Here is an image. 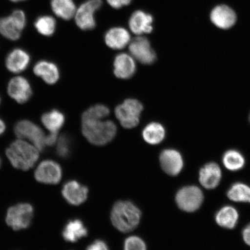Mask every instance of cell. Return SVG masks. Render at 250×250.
Listing matches in <instances>:
<instances>
[{
	"mask_svg": "<svg viewBox=\"0 0 250 250\" xmlns=\"http://www.w3.org/2000/svg\"><path fill=\"white\" fill-rule=\"evenodd\" d=\"M142 212L130 201H120L115 203L111 212L112 225L123 233H128L138 227Z\"/></svg>",
	"mask_w": 250,
	"mask_h": 250,
	"instance_id": "6da1fadb",
	"label": "cell"
},
{
	"mask_svg": "<svg viewBox=\"0 0 250 250\" xmlns=\"http://www.w3.org/2000/svg\"><path fill=\"white\" fill-rule=\"evenodd\" d=\"M39 149L24 140L15 141L6 150L11 164L18 169L26 171L33 167L39 158Z\"/></svg>",
	"mask_w": 250,
	"mask_h": 250,
	"instance_id": "7a4b0ae2",
	"label": "cell"
},
{
	"mask_svg": "<svg viewBox=\"0 0 250 250\" xmlns=\"http://www.w3.org/2000/svg\"><path fill=\"white\" fill-rule=\"evenodd\" d=\"M117 130L116 125L111 121H82L83 135L93 145H107L114 138Z\"/></svg>",
	"mask_w": 250,
	"mask_h": 250,
	"instance_id": "3957f363",
	"label": "cell"
},
{
	"mask_svg": "<svg viewBox=\"0 0 250 250\" xmlns=\"http://www.w3.org/2000/svg\"><path fill=\"white\" fill-rule=\"evenodd\" d=\"M143 110V105L139 101L128 99L117 106L115 114L122 126L126 129H132L139 124Z\"/></svg>",
	"mask_w": 250,
	"mask_h": 250,
	"instance_id": "277c9868",
	"label": "cell"
},
{
	"mask_svg": "<svg viewBox=\"0 0 250 250\" xmlns=\"http://www.w3.org/2000/svg\"><path fill=\"white\" fill-rule=\"evenodd\" d=\"M26 18L23 11L17 9L10 16L0 18V34L12 41L20 39L26 26Z\"/></svg>",
	"mask_w": 250,
	"mask_h": 250,
	"instance_id": "5b68a950",
	"label": "cell"
},
{
	"mask_svg": "<svg viewBox=\"0 0 250 250\" xmlns=\"http://www.w3.org/2000/svg\"><path fill=\"white\" fill-rule=\"evenodd\" d=\"M14 132L19 139L29 140L39 151L45 149L46 146L45 133L38 125L28 120L18 122L15 125Z\"/></svg>",
	"mask_w": 250,
	"mask_h": 250,
	"instance_id": "8992f818",
	"label": "cell"
},
{
	"mask_svg": "<svg viewBox=\"0 0 250 250\" xmlns=\"http://www.w3.org/2000/svg\"><path fill=\"white\" fill-rule=\"evenodd\" d=\"M34 208L29 203H20L8 209L6 222L15 230L29 227L33 217Z\"/></svg>",
	"mask_w": 250,
	"mask_h": 250,
	"instance_id": "52a82bcc",
	"label": "cell"
},
{
	"mask_svg": "<svg viewBox=\"0 0 250 250\" xmlns=\"http://www.w3.org/2000/svg\"><path fill=\"white\" fill-rule=\"evenodd\" d=\"M204 199L202 190L196 186H187L177 192L176 202L181 210L193 212L198 210Z\"/></svg>",
	"mask_w": 250,
	"mask_h": 250,
	"instance_id": "ba28073f",
	"label": "cell"
},
{
	"mask_svg": "<svg viewBox=\"0 0 250 250\" xmlns=\"http://www.w3.org/2000/svg\"><path fill=\"white\" fill-rule=\"evenodd\" d=\"M102 0H87L80 6L75 15L76 22L83 30H92L96 27L95 12L102 7Z\"/></svg>",
	"mask_w": 250,
	"mask_h": 250,
	"instance_id": "9c48e42d",
	"label": "cell"
},
{
	"mask_svg": "<svg viewBox=\"0 0 250 250\" xmlns=\"http://www.w3.org/2000/svg\"><path fill=\"white\" fill-rule=\"evenodd\" d=\"M129 51L133 58L143 64H152L156 61L155 52L146 37H138L133 39L130 43Z\"/></svg>",
	"mask_w": 250,
	"mask_h": 250,
	"instance_id": "30bf717a",
	"label": "cell"
},
{
	"mask_svg": "<svg viewBox=\"0 0 250 250\" xmlns=\"http://www.w3.org/2000/svg\"><path fill=\"white\" fill-rule=\"evenodd\" d=\"M34 176L40 183L47 184H58L62 179V168L60 165L54 161H44L37 167Z\"/></svg>",
	"mask_w": 250,
	"mask_h": 250,
	"instance_id": "8fae6325",
	"label": "cell"
},
{
	"mask_svg": "<svg viewBox=\"0 0 250 250\" xmlns=\"http://www.w3.org/2000/svg\"><path fill=\"white\" fill-rule=\"evenodd\" d=\"M159 161L162 170L171 176H177L183 168L182 156L177 150L164 149L159 156Z\"/></svg>",
	"mask_w": 250,
	"mask_h": 250,
	"instance_id": "7c38bea8",
	"label": "cell"
},
{
	"mask_svg": "<svg viewBox=\"0 0 250 250\" xmlns=\"http://www.w3.org/2000/svg\"><path fill=\"white\" fill-rule=\"evenodd\" d=\"M7 91L11 98L20 104L29 101L32 89L29 81L23 77H16L9 81Z\"/></svg>",
	"mask_w": 250,
	"mask_h": 250,
	"instance_id": "4fadbf2b",
	"label": "cell"
},
{
	"mask_svg": "<svg viewBox=\"0 0 250 250\" xmlns=\"http://www.w3.org/2000/svg\"><path fill=\"white\" fill-rule=\"evenodd\" d=\"M62 195L69 204L79 206L86 201L89 189L76 180L68 181L62 190Z\"/></svg>",
	"mask_w": 250,
	"mask_h": 250,
	"instance_id": "5bb4252c",
	"label": "cell"
},
{
	"mask_svg": "<svg viewBox=\"0 0 250 250\" xmlns=\"http://www.w3.org/2000/svg\"><path fill=\"white\" fill-rule=\"evenodd\" d=\"M210 20L215 26L221 29L232 28L237 21L236 12L227 5H217L210 13Z\"/></svg>",
	"mask_w": 250,
	"mask_h": 250,
	"instance_id": "9a60e30c",
	"label": "cell"
},
{
	"mask_svg": "<svg viewBox=\"0 0 250 250\" xmlns=\"http://www.w3.org/2000/svg\"><path fill=\"white\" fill-rule=\"evenodd\" d=\"M154 21L152 16L142 11H136L131 16L129 21L130 29L137 35L151 33Z\"/></svg>",
	"mask_w": 250,
	"mask_h": 250,
	"instance_id": "2e32d148",
	"label": "cell"
},
{
	"mask_svg": "<svg viewBox=\"0 0 250 250\" xmlns=\"http://www.w3.org/2000/svg\"><path fill=\"white\" fill-rule=\"evenodd\" d=\"M115 76L121 79H129L136 71L135 62L132 56L125 53L118 55L114 62Z\"/></svg>",
	"mask_w": 250,
	"mask_h": 250,
	"instance_id": "e0dca14e",
	"label": "cell"
},
{
	"mask_svg": "<svg viewBox=\"0 0 250 250\" xmlns=\"http://www.w3.org/2000/svg\"><path fill=\"white\" fill-rule=\"evenodd\" d=\"M30 62V55L24 50L17 48L7 56L5 65L7 69L13 73H20L26 70Z\"/></svg>",
	"mask_w": 250,
	"mask_h": 250,
	"instance_id": "ac0fdd59",
	"label": "cell"
},
{
	"mask_svg": "<svg viewBox=\"0 0 250 250\" xmlns=\"http://www.w3.org/2000/svg\"><path fill=\"white\" fill-rule=\"evenodd\" d=\"M221 177V168L214 162L206 164L200 170V183L206 189H212L216 188L220 183Z\"/></svg>",
	"mask_w": 250,
	"mask_h": 250,
	"instance_id": "d6986e66",
	"label": "cell"
},
{
	"mask_svg": "<svg viewBox=\"0 0 250 250\" xmlns=\"http://www.w3.org/2000/svg\"><path fill=\"white\" fill-rule=\"evenodd\" d=\"M104 40L109 48L120 50L124 48L129 43L130 35L123 27H114L105 33Z\"/></svg>",
	"mask_w": 250,
	"mask_h": 250,
	"instance_id": "ffe728a7",
	"label": "cell"
},
{
	"mask_svg": "<svg viewBox=\"0 0 250 250\" xmlns=\"http://www.w3.org/2000/svg\"><path fill=\"white\" fill-rule=\"evenodd\" d=\"M34 73L49 85L57 83L60 77L57 65L48 61H42L37 62L34 67Z\"/></svg>",
	"mask_w": 250,
	"mask_h": 250,
	"instance_id": "44dd1931",
	"label": "cell"
},
{
	"mask_svg": "<svg viewBox=\"0 0 250 250\" xmlns=\"http://www.w3.org/2000/svg\"><path fill=\"white\" fill-rule=\"evenodd\" d=\"M87 228L79 219L70 220L65 225L62 235L65 241L76 243L87 235Z\"/></svg>",
	"mask_w": 250,
	"mask_h": 250,
	"instance_id": "7402d4cb",
	"label": "cell"
},
{
	"mask_svg": "<svg viewBox=\"0 0 250 250\" xmlns=\"http://www.w3.org/2000/svg\"><path fill=\"white\" fill-rule=\"evenodd\" d=\"M51 6L54 14L65 21L73 18L77 11L73 0H51Z\"/></svg>",
	"mask_w": 250,
	"mask_h": 250,
	"instance_id": "603a6c76",
	"label": "cell"
},
{
	"mask_svg": "<svg viewBox=\"0 0 250 250\" xmlns=\"http://www.w3.org/2000/svg\"><path fill=\"white\" fill-rule=\"evenodd\" d=\"M238 219V212L232 206H225L215 215V221L218 226L227 229H233L235 227Z\"/></svg>",
	"mask_w": 250,
	"mask_h": 250,
	"instance_id": "cb8c5ba5",
	"label": "cell"
},
{
	"mask_svg": "<svg viewBox=\"0 0 250 250\" xmlns=\"http://www.w3.org/2000/svg\"><path fill=\"white\" fill-rule=\"evenodd\" d=\"M144 140L149 145L160 144L165 137V129L163 125L158 123H151L146 125L143 130Z\"/></svg>",
	"mask_w": 250,
	"mask_h": 250,
	"instance_id": "d4e9b609",
	"label": "cell"
},
{
	"mask_svg": "<svg viewBox=\"0 0 250 250\" xmlns=\"http://www.w3.org/2000/svg\"><path fill=\"white\" fill-rule=\"evenodd\" d=\"M42 122L50 132H58L65 123V117L62 112L54 109L45 112L42 117Z\"/></svg>",
	"mask_w": 250,
	"mask_h": 250,
	"instance_id": "484cf974",
	"label": "cell"
},
{
	"mask_svg": "<svg viewBox=\"0 0 250 250\" xmlns=\"http://www.w3.org/2000/svg\"><path fill=\"white\" fill-rule=\"evenodd\" d=\"M227 196L230 201L250 203V187L241 183L234 184L228 190Z\"/></svg>",
	"mask_w": 250,
	"mask_h": 250,
	"instance_id": "4316f807",
	"label": "cell"
},
{
	"mask_svg": "<svg viewBox=\"0 0 250 250\" xmlns=\"http://www.w3.org/2000/svg\"><path fill=\"white\" fill-rule=\"evenodd\" d=\"M223 161L225 167L230 171L242 169L245 164V159L241 153L233 149L225 153Z\"/></svg>",
	"mask_w": 250,
	"mask_h": 250,
	"instance_id": "83f0119b",
	"label": "cell"
},
{
	"mask_svg": "<svg viewBox=\"0 0 250 250\" xmlns=\"http://www.w3.org/2000/svg\"><path fill=\"white\" fill-rule=\"evenodd\" d=\"M34 26L37 31L42 35L50 37L55 33L56 21L55 18L51 16H42L37 19Z\"/></svg>",
	"mask_w": 250,
	"mask_h": 250,
	"instance_id": "f1b7e54d",
	"label": "cell"
},
{
	"mask_svg": "<svg viewBox=\"0 0 250 250\" xmlns=\"http://www.w3.org/2000/svg\"><path fill=\"white\" fill-rule=\"evenodd\" d=\"M109 109L107 106L97 104L87 109L83 112L82 121L103 120L108 117Z\"/></svg>",
	"mask_w": 250,
	"mask_h": 250,
	"instance_id": "f546056e",
	"label": "cell"
},
{
	"mask_svg": "<svg viewBox=\"0 0 250 250\" xmlns=\"http://www.w3.org/2000/svg\"><path fill=\"white\" fill-rule=\"evenodd\" d=\"M71 140L66 134H62L58 137L56 152L62 158H67L71 153Z\"/></svg>",
	"mask_w": 250,
	"mask_h": 250,
	"instance_id": "4dcf8cb0",
	"label": "cell"
},
{
	"mask_svg": "<svg viewBox=\"0 0 250 250\" xmlns=\"http://www.w3.org/2000/svg\"><path fill=\"white\" fill-rule=\"evenodd\" d=\"M124 250H146V246L140 237L132 236L125 240Z\"/></svg>",
	"mask_w": 250,
	"mask_h": 250,
	"instance_id": "1f68e13d",
	"label": "cell"
},
{
	"mask_svg": "<svg viewBox=\"0 0 250 250\" xmlns=\"http://www.w3.org/2000/svg\"><path fill=\"white\" fill-rule=\"evenodd\" d=\"M86 250H109L106 243L102 240H96L87 247Z\"/></svg>",
	"mask_w": 250,
	"mask_h": 250,
	"instance_id": "d6a6232c",
	"label": "cell"
},
{
	"mask_svg": "<svg viewBox=\"0 0 250 250\" xmlns=\"http://www.w3.org/2000/svg\"><path fill=\"white\" fill-rule=\"evenodd\" d=\"M132 0H107L109 5L115 9H120L130 4Z\"/></svg>",
	"mask_w": 250,
	"mask_h": 250,
	"instance_id": "836d02e7",
	"label": "cell"
},
{
	"mask_svg": "<svg viewBox=\"0 0 250 250\" xmlns=\"http://www.w3.org/2000/svg\"><path fill=\"white\" fill-rule=\"evenodd\" d=\"M58 132H50L46 136L45 143L46 146H53L57 142L58 139Z\"/></svg>",
	"mask_w": 250,
	"mask_h": 250,
	"instance_id": "e575fe53",
	"label": "cell"
},
{
	"mask_svg": "<svg viewBox=\"0 0 250 250\" xmlns=\"http://www.w3.org/2000/svg\"><path fill=\"white\" fill-rule=\"evenodd\" d=\"M243 237L244 241L245 242L247 245L250 246V224L243 229Z\"/></svg>",
	"mask_w": 250,
	"mask_h": 250,
	"instance_id": "d590c367",
	"label": "cell"
},
{
	"mask_svg": "<svg viewBox=\"0 0 250 250\" xmlns=\"http://www.w3.org/2000/svg\"><path fill=\"white\" fill-rule=\"evenodd\" d=\"M6 129L5 124L1 119H0V136L4 133Z\"/></svg>",
	"mask_w": 250,
	"mask_h": 250,
	"instance_id": "8d00e7d4",
	"label": "cell"
},
{
	"mask_svg": "<svg viewBox=\"0 0 250 250\" xmlns=\"http://www.w3.org/2000/svg\"><path fill=\"white\" fill-rule=\"evenodd\" d=\"M10 1H13V2H20V1H25V0H10Z\"/></svg>",
	"mask_w": 250,
	"mask_h": 250,
	"instance_id": "74e56055",
	"label": "cell"
},
{
	"mask_svg": "<svg viewBox=\"0 0 250 250\" xmlns=\"http://www.w3.org/2000/svg\"><path fill=\"white\" fill-rule=\"evenodd\" d=\"M1 159H0V167H1Z\"/></svg>",
	"mask_w": 250,
	"mask_h": 250,
	"instance_id": "f35d334b",
	"label": "cell"
},
{
	"mask_svg": "<svg viewBox=\"0 0 250 250\" xmlns=\"http://www.w3.org/2000/svg\"><path fill=\"white\" fill-rule=\"evenodd\" d=\"M0 103H1V98H0Z\"/></svg>",
	"mask_w": 250,
	"mask_h": 250,
	"instance_id": "ab89813d",
	"label": "cell"
}]
</instances>
